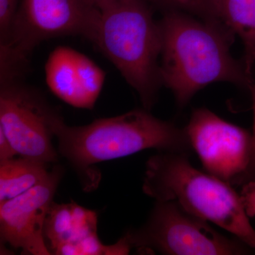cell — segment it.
I'll use <instances>...</instances> for the list:
<instances>
[{
    "label": "cell",
    "instance_id": "obj_1",
    "mask_svg": "<svg viewBox=\"0 0 255 255\" xmlns=\"http://www.w3.org/2000/svg\"><path fill=\"white\" fill-rule=\"evenodd\" d=\"M158 23L161 80L179 107H185L196 92L214 82L253 86L244 65L231 55L235 34L226 25L196 19L179 11H169Z\"/></svg>",
    "mask_w": 255,
    "mask_h": 255
},
{
    "label": "cell",
    "instance_id": "obj_2",
    "mask_svg": "<svg viewBox=\"0 0 255 255\" xmlns=\"http://www.w3.org/2000/svg\"><path fill=\"white\" fill-rule=\"evenodd\" d=\"M50 126L60 155L79 173L88 174L94 164L122 158L148 149L188 154L191 149L185 129L156 118L150 111L134 110L88 125L70 127L53 110Z\"/></svg>",
    "mask_w": 255,
    "mask_h": 255
},
{
    "label": "cell",
    "instance_id": "obj_3",
    "mask_svg": "<svg viewBox=\"0 0 255 255\" xmlns=\"http://www.w3.org/2000/svg\"><path fill=\"white\" fill-rule=\"evenodd\" d=\"M188 154L159 152L145 164L142 191L156 201H172L189 214L232 234L255 249V229L241 194L231 184L191 164Z\"/></svg>",
    "mask_w": 255,
    "mask_h": 255
},
{
    "label": "cell",
    "instance_id": "obj_4",
    "mask_svg": "<svg viewBox=\"0 0 255 255\" xmlns=\"http://www.w3.org/2000/svg\"><path fill=\"white\" fill-rule=\"evenodd\" d=\"M92 43L113 63L150 111L162 85L159 23L145 0H116L100 8Z\"/></svg>",
    "mask_w": 255,
    "mask_h": 255
},
{
    "label": "cell",
    "instance_id": "obj_5",
    "mask_svg": "<svg viewBox=\"0 0 255 255\" xmlns=\"http://www.w3.org/2000/svg\"><path fill=\"white\" fill-rule=\"evenodd\" d=\"M94 0H20L0 59L26 67L42 42L80 36L93 42L100 18Z\"/></svg>",
    "mask_w": 255,
    "mask_h": 255
},
{
    "label": "cell",
    "instance_id": "obj_6",
    "mask_svg": "<svg viewBox=\"0 0 255 255\" xmlns=\"http://www.w3.org/2000/svg\"><path fill=\"white\" fill-rule=\"evenodd\" d=\"M131 248L169 255L246 254V245L223 236L208 221L172 201H156L145 224L124 235Z\"/></svg>",
    "mask_w": 255,
    "mask_h": 255
},
{
    "label": "cell",
    "instance_id": "obj_7",
    "mask_svg": "<svg viewBox=\"0 0 255 255\" xmlns=\"http://www.w3.org/2000/svg\"><path fill=\"white\" fill-rule=\"evenodd\" d=\"M0 81V129L18 155L47 164L57 162L50 126L53 109L21 78Z\"/></svg>",
    "mask_w": 255,
    "mask_h": 255
},
{
    "label": "cell",
    "instance_id": "obj_8",
    "mask_svg": "<svg viewBox=\"0 0 255 255\" xmlns=\"http://www.w3.org/2000/svg\"><path fill=\"white\" fill-rule=\"evenodd\" d=\"M191 149L208 173L228 184H242L253 156V134L207 109H196L185 128Z\"/></svg>",
    "mask_w": 255,
    "mask_h": 255
},
{
    "label": "cell",
    "instance_id": "obj_9",
    "mask_svg": "<svg viewBox=\"0 0 255 255\" xmlns=\"http://www.w3.org/2000/svg\"><path fill=\"white\" fill-rule=\"evenodd\" d=\"M63 170L55 167L44 181L21 195L0 203L1 241L24 254L50 255L44 225Z\"/></svg>",
    "mask_w": 255,
    "mask_h": 255
},
{
    "label": "cell",
    "instance_id": "obj_10",
    "mask_svg": "<svg viewBox=\"0 0 255 255\" xmlns=\"http://www.w3.org/2000/svg\"><path fill=\"white\" fill-rule=\"evenodd\" d=\"M95 211L75 202H53L47 215L44 237L50 254L55 255H128L132 249L124 237L105 246L97 235Z\"/></svg>",
    "mask_w": 255,
    "mask_h": 255
},
{
    "label": "cell",
    "instance_id": "obj_11",
    "mask_svg": "<svg viewBox=\"0 0 255 255\" xmlns=\"http://www.w3.org/2000/svg\"><path fill=\"white\" fill-rule=\"evenodd\" d=\"M45 73L50 91L68 105L83 110L94 108L106 79L105 71L93 60L67 46L50 53Z\"/></svg>",
    "mask_w": 255,
    "mask_h": 255
},
{
    "label": "cell",
    "instance_id": "obj_12",
    "mask_svg": "<svg viewBox=\"0 0 255 255\" xmlns=\"http://www.w3.org/2000/svg\"><path fill=\"white\" fill-rule=\"evenodd\" d=\"M50 171L47 164L26 157L0 163V203L21 195L44 181Z\"/></svg>",
    "mask_w": 255,
    "mask_h": 255
},
{
    "label": "cell",
    "instance_id": "obj_13",
    "mask_svg": "<svg viewBox=\"0 0 255 255\" xmlns=\"http://www.w3.org/2000/svg\"><path fill=\"white\" fill-rule=\"evenodd\" d=\"M223 22L241 38L245 47L244 66L251 76L255 63V0H219Z\"/></svg>",
    "mask_w": 255,
    "mask_h": 255
},
{
    "label": "cell",
    "instance_id": "obj_14",
    "mask_svg": "<svg viewBox=\"0 0 255 255\" xmlns=\"http://www.w3.org/2000/svg\"><path fill=\"white\" fill-rule=\"evenodd\" d=\"M157 2L174 6L204 21L225 24L220 14L219 0H157Z\"/></svg>",
    "mask_w": 255,
    "mask_h": 255
},
{
    "label": "cell",
    "instance_id": "obj_15",
    "mask_svg": "<svg viewBox=\"0 0 255 255\" xmlns=\"http://www.w3.org/2000/svg\"><path fill=\"white\" fill-rule=\"evenodd\" d=\"M20 0H0V46L6 42Z\"/></svg>",
    "mask_w": 255,
    "mask_h": 255
},
{
    "label": "cell",
    "instance_id": "obj_16",
    "mask_svg": "<svg viewBox=\"0 0 255 255\" xmlns=\"http://www.w3.org/2000/svg\"><path fill=\"white\" fill-rule=\"evenodd\" d=\"M241 196L247 214L250 218L255 217V179L245 182Z\"/></svg>",
    "mask_w": 255,
    "mask_h": 255
},
{
    "label": "cell",
    "instance_id": "obj_17",
    "mask_svg": "<svg viewBox=\"0 0 255 255\" xmlns=\"http://www.w3.org/2000/svg\"><path fill=\"white\" fill-rule=\"evenodd\" d=\"M18 155L4 131L0 129V163L14 158Z\"/></svg>",
    "mask_w": 255,
    "mask_h": 255
},
{
    "label": "cell",
    "instance_id": "obj_18",
    "mask_svg": "<svg viewBox=\"0 0 255 255\" xmlns=\"http://www.w3.org/2000/svg\"><path fill=\"white\" fill-rule=\"evenodd\" d=\"M252 95H253V156H252V160L251 166L247 172L244 179H243L242 184L251 179H255V84L251 87Z\"/></svg>",
    "mask_w": 255,
    "mask_h": 255
},
{
    "label": "cell",
    "instance_id": "obj_19",
    "mask_svg": "<svg viewBox=\"0 0 255 255\" xmlns=\"http://www.w3.org/2000/svg\"><path fill=\"white\" fill-rule=\"evenodd\" d=\"M96 4L98 6L99 9H100L102 6H105V4H109L112 1H116V0H94ZM145 1H154L157 2V0H145Z\"/></svg>",
    "mask_w": 255,
    "mask_h": 255
}]
</instances>
